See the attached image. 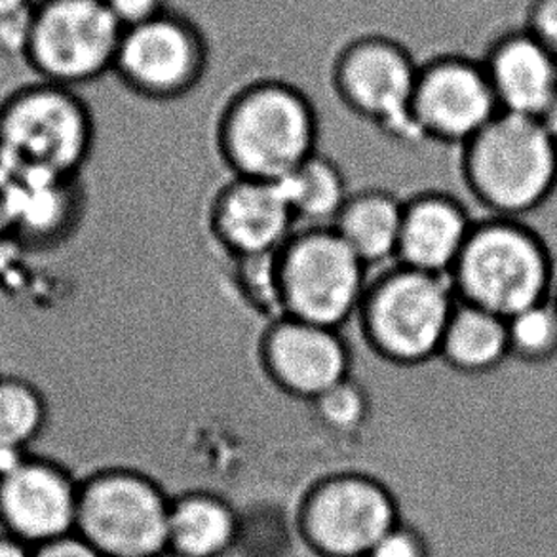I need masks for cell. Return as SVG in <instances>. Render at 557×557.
Here are the masks:
<instances>
[{"label":"cell","mask_w":557,"mask_h":557,"mask_svg":"<svg viewBox=\"0 0 557 557\" xmlns=\"http://www.w3.org/2000/svg\"><path fill=\"white\" fill-rule=\"evenodd\" d=\"M318 122L317 106L297 84H246L219 114V152L234 177L276 183L317 154Z\"/></svg>","instance_id":"6da1fadb"},{"label":"cell","mask_w":557,"mask_h":557,"mask_svg":"<svg viewBox=\"0 0 557 557\" xmlns=\"http://www.w3.org/2000/svg\"><path fill=\"white\" fill-rule=\"evenodd\" d=\"M96 141L78 90L35 76L0 94V166L17 182L81 177Z\"/></svg>","instance_id":"7a4b0ae2"},{"label":"cell","mask_w":557,"mask_h":557,"mask_svg":"<svg viewBox=\"0 0 557 557\" xmlns=\"http://www.w3.org/2000/svg\"><path fill=\"white\" fill-rule=\"evenodd\" d=\"M462 149V177L493 218L520 219L557 185V141L531 116L500 113Z\"/></svg>","instance_id":"3957f363"},{"label":"cell","mask_w":557,"mask_h":557,"mask_svg":"<svg viewBox=\"0 0 557 557\" xmlns=\"http://www.w3.org/2000/svg\"><path fill=\"white\" fill-rule=\"evenodd\" d=\"M459 301L510 318L554 292V269L544 242L520 219L478 221L453 267Z\"/></svg>","instance_id":"277c9868"},{"label":"cell","mask_w":557,"mask_h":557,"mask_svg":"<svg viewBox=\"0 0 557 557\" xmlns=\"http://www.w3.org/2000/svg\"><path fill=\"white\" fill-rule=\"evenodd\" d=\"M457 301L449 276L394 263L371 278L356 320L373 352L413 368L440 356Z\"/></svg>","instance_id":"5b68a950"},{"label":"cell","mask_w":557,"mask_h":557,"mask_svg":"<svg viewBox=\"0 0 557 557\" xmlns=\"http://www.w3.org/2000/svg\"><path fill=\"white\" fill-rule=\"evenodd\" d=\"M172 497L159 480L128 467L81 478L75 533L103 557H162Z\"/></svg>","instance_id":"8992f818"},{"label":"cell","mask_w":557,"mask_h":557,"mask_svg":"<svg viewBox=\"0 0 557 557\" xmlns=\"http://www.w3.org/2000/svg\"><path fill=\"white\" fill-rule=\"evenodd\" d=\"M371 271L333 226L297 228L278 253L282 317L343 330L356 320Z\"/></svg>","instance_id":"52a82bcc"},{"label":"cell","mask_w":557,"mask_h":557,"mask_svg":"<svg viewBox=\"0 0 557 557\" xmlns=\"http://www.w3.org/2000/svg\"><path fill=\"white\" fill-rule=\"evenodd\" d=\"M124 29L103 0H38L25 67L81 90L113 75Z\"/></svg>","instance_id":"ba28073f"},{"label":"cell","mask_w":557,"mask_h":557,"mask_svg":"<svg viewBox=\"0 0 557 557\" xmlns=\"http://www.w3.org/2000/svg\"><path fill=\"white\" fill-rule=\"evenodd\" d=\"M399 521L392 491L362 472L325 475L297 508L299 535L320 557H366Z\"/></svg>","instance_id":"9c48e42d"},{"label":"cell","mask_w":557,"mask_h":557,"mask_svg":"<svg viewBox=\"0 0 557 557\" xmlns=\"http://www.w3.org/2000/svg\"><path fill=\"white\" fill-rule=\"evenodd\" d=\"M111 76L136 98L180 101L206 83L208 48L187 20L166 12L124 30Z\"/></svg>","instance_id":"30bf717a"},{"label":"cell","mask_w":557,"mask_h":557,"mask_svg":"<svg viewBox=\"0 0 557 557\" xmlns=\"http://www.w3.org/2000/svg\"><path fill=\"white\" fill-rule=\"evenodd\" d=\"M421 63L404 46L368 38L350 46L333 69L332 91L350 113L396 139H419L413 96Z\"/></svg>","instance_id":"8fae6325"},{"label":"cell","mask_w":557,"mask_h":557,"mask_svg":"<svg viewBox=\"0 0 557 557\" xmlns=\"http://www.w3.org/2000/svg\"><path fill=\"white\" fill-rule=\"evenodd\" d=\"M78 483L48 455L0 453V533L30 548L75 533Z\"/></svg>","instance_id":"7c38bea8"},{"label":"cell","mask_w":557,"mask_h":557,"mask_svg":"<svg viewBox=\"0 0 557 557\" xmlns=\"http://www.w3.org/2000/svg\"><path fill=\"white\" fill-rule=\"evenodd\" d=\"M500 113L480 58L449 53L422 63L413 96L419 139L467 145Z\"/></svg>","instance_id":"4fadbf2b"},{"label":"cell","mask_w":557,"mask_h":557,"mask_svg":"<svg viewBox=\"0 0 557 557\" xmlns=\"http://www.w3.org/2000/svg\"><path fill=\"white\" fill-rule=\"evenodd\" d=\"M259 356L280 391L309 404L350 376V350L341 330L295 318L272 320Z\"/></svg>","instance_id":"5bb4252c"},{"label":"cell","mask_w":557,"mask_h":557,"mask_svg":"<svg viewBox=\"0 0 557 557\" xmlns=\"http://www.w3.org/2000/svg\"><path fill=\"white\" fill-rule=\"evenodd\" d=\"M211 233L234 257L278 253L297 231L280 183L233 177L211 200Z\"/></svg>","instance_id":"9a60e30c"},{"label":"cell","mask_w":557,"mask_h":557,"mask_svg":"<svg viewBox=\"0 0 557 557\" xmlns=\"http://www.w3.org/2000/svg\"><path fill=\"white\" fill-rule=\"evenodd\" d=\"M480 60L503 113L536 119L557 96V60L523 27L493 38Z\"/></svg>","instance_id":"2e32d148"},{"label":"cell","mask_w":557,"mask_h":557,"mask_svg":"<svg viewBox=\"0 0 557 557\" xmlns=\"http://www.w3.org/2000/svg\"><path fill=\"white\" fill-rule=\"evenodd\" d=\"M474 225L455 196L434 190L411 196L404 200L396 263L449 276Z\"/></svg>","instance_id":"e0dca14e"},{"label":"cell","mask_w":557,"mask_h":557,"mask_svg":"<svg viewBox=\"0 0 557 557\" xmlns=\"http://www.w3.org/2000/svg\"><path fill=\"white\" fill-rule=\"evenodd\" d=\"M81 177L17 182L12 240L30 251L58 248L83 218Z\"/></svg>","instance_id":"ac0fdd59"},{"label":"cell","mask_w":557,"mask_h":557,"mask_svg":"<svg viewBox=\"0 0 557 557\" xmlns=\"http://www.w3.org/2000/svg\"><path fill=\"white\" fill-rule=\"evenodd\" d=\"M404 200L384 188L352 193L333 228L370 271H383L398 259Z\"/></svg>","instance_id":"d6986e66"},{"label":"cell","mask_w":557,"mask_h":557,"mask_svg":"<svg viewBox=\"0 0 557 557\" xmlns=\"http://www.w3.org/2000/svg\"><path fill=\"white\" fill-rule=\"evenodd\" d=\"M238 520L228 500L211 491H185L172 497L166 554L221 557L233 548Z\"/></svg>","instance_id":"ffe728a7"},{"label":"cell","mask_w":557,"mask_h":557,"mask_svg":"<svg viewBox=\"0 0 557 557\" xmlns=\"http://www.w3.org/2000/svg\"><path fill=\"white\" fill-rule=\"evenodd\" d=\"M437 358L467 375L497 370L510 358L506 318L470 302L457 301Z\"/></svg>","instance_id":"44dd1931"},{"label":"cell","mask_w":557,"mask_h":557,"mask_svg":"<svg viewBox=\"0 0 557 557\" xmlns=\"http://www.w3.org/2000/svg\"><path fill=\"white\" fill-rule=\"evenodd\" d=\"M278 183L292 206L297 228L333 226L352 195L339 164L320 152Z\"/></svg>","instance_id":"7402d4cb"},{"label":"cell","mask_w":557,"mask_h":557,"mask_svg":"<svg viewBox=\"0 0 557 557\" xmlns=\"http://www.w3.org/2000/svg\"><path fill=\"white\" fill-rule=\"evenodd\" d=\"M48 421L45 392L25 376L0 373V453L30 451Z\"/></svg>","instance_id":"603a6c76"},{"label":"cell","mask_w":557,"mask_h":557,"mask_svg":"<svg viewBox=\"0 0 557 557\" xmlns=\"http://www.w3.org/2000/svg\"><path fill=\"white\" fill-rule=\"evenodd\" d=\"M510 356L529 363L548 362L557 356V302L554 297L506 318Z\"/></svg>","instance_id":"cb8c5ba5"},{"label":"cell","mask_w":557,"mask_h":557,"mask_svg":"<svg viewBox=\"0 0 557 557\" xmlns=\"http://www.w3.org/2000/svg\"><path fill=\"white\" fill-rule=\"evenodd\" d=\"M322 426L337 434H352L362 429L370 417V396L352 376L324 392L312 404Z\"/></svg>","instance_id":"d4e9b609"},{"label":"cell","mask_w":557,"mask_h":557,"mask_svg":"<svg viewBox=\"0 0 557 557\" xmlns=\"http://www.w3.org/2000/svg\"><path fill=\"white\" fill-rule=\"evenodd\" d=\"M33 17H35V7L0 17V60L25 67Z\"/></svg>","instance_id":"484cf974"},{"label":"cell","mask_w":557,"mask_h":557,"mask_svg":"<svg viewBox=\"0 0 557 557\" xmlns=\"http://www.w3.org/2000/svg\"><path fill=\"white\" fill-rule=\"evenodd\" d=\"M366 557H432L429 539L409 521H399Z\"/></svg>","instance_id":"4316f807"},{"label":"cell","mask_w":557,"mask_h":557,"mask_svg":"<svg viewBox=\"0 0 557 557\" xmlns=\"http://www.w3.org/2000/svg\"><path fill=\"white\" fill-rule=\"evenodd\" d=\"M521 27L557 60V0H529Z\"/></svg>","instance_id":"83f0119b"},{"label":"cell","mask_w":557,"mask_h":557,"mask_svg":"<svg viewBox=\"0 0 557 557\" xmlns=\"http://www.w3.org/2000/svg\"><path fill=\"white\" fill-rule=\"evenodd\" d=\"M122 29H132L166 14L168 0H103Z\"/></svg>","instance_id":"f1b7e54d"},{"label":"cell","mask_w":557,"mask_h":557,"mask_svg":"<svg viewBox=\"0 0 557 557\" xmlns=\"http://www.w3.org/2000/svg\"><path fill=\"white\" fill-rule=\"evenodd\" d=\"M33 557H103L76 533L53 539L33 548Z\"/></svg>","instance_id":"f546056e"},{"label":"cell","mask_w":557,"mask_h":557,"mask_svg":"<svg viewBox=\"0 0 557 557\" xmlns=\"http://www.w3.org/2000/svg\"><path fill=\"white\" fill-rule=\"evenodd\" d=\"M15 200H17V180L0 166V242L12 240Z\"/></svg>","instance_id":"4dcf8cb0"},{"label":"cell","mask_w":557,"mask_h":557,"mask_svg":"<svg viewBox=\"0 0 557 557\" xmlns=\"http://www.w3.org/2000/svg\"><path fill=\"white\" fill-rule=\"evenodd\" d=\"M0 557H33V548L0 533Z\"/></svg>","instance_id":"1f68e13d"},{"label":"cell","mask_w":557,"mask_h":557,"mask_svg":"<svg viewBox=\"0 0 557 557\" xmlns=\"http://www.w3.org/2000/svg\"><path fill=\"white\" fill-rule=\"evenodd\" d=\"M536 122L557 141V96L552 99L550 106L536 116Z\"/></svg>","instance_id":"d6a6232c"},{"label":"cell","mask_w":557,"mask_h":557,"mask_svg":"<svg viewBox=\"0 0 557 557\" xmlns=\"http://www.w3.org/2000/svg\"><path fill=\"white\" fill-rule=\"evenodd\" d=\"M38 0H0V17L2 15L14 14L25 8L35 7Z\"/></svg>","instance_id":"836d02e7"},{"label":"cell","mask_w":557,"mask_h":557,"mask_svg":"<svg viewBox=\"0 0 557 557\" xmlns=\"http://www.w3.org/2000/svg\"><path fill=\"white\" fill-rule=\"evenodd\" d=\"M552 297H554V301L557 302V284H554V292H552Z\"/></svg>","instance_id":"e575fe53"}]
</instances>
